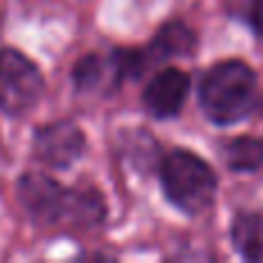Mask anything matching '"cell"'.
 <instances>
[{
	"instance_id": "cell-3",
	"label": "cell",
	"mask_w": 263,
	"mask_h": 263,
	"mask_svg": "<svg viewBox=\"0 0 263 263\" xmlns=\"http://www.w3.org/2000/svg\"><path fill=\"white\" fill-rule=\"evenodd\" d=\"M166 199L187 215H199L210 208L217 192L213 168L190 150H173L159 168Z\"/></svg>"
},
{
	"instance_id": "cell-1",
	"label": "cell",
	"mask_w": 263,
	"mask_h": 263,
	"mask_svg": "<svg viewBox=\"0 0 263 263\" xmlns=\"http://www.w3.org/2000/svg\"><path fill=\"white\" fill-rule=\"evenodd\" d=\"M18 196L28 213L42 224L95 227L106 213L97 190H65L44 173H26L18 180Z\"/></svg>"
},
{
	"instance_id": "cell-8",
	"label": "cell",
	"mask_w": 263,
	"mask_h": 263,
	"mask_svg": "<svg viewBox=\"0 0 263 263\" xmlns=\"http://www.w3.org/2000/svg\"><path fill=\"white\" fill-rule=\"evenodd\" d=\"M233 245L247 261H263V217L259 215H238L231 229Z\"/></svg>"
},
{
	"instance_id": "cell-9",
	"label": "cell",
	"mask_w": 263,
	"mask_h": 263,
	"mask_svg": "<svg viewBox=\"0 0 263 263\" xmlns=\"http://www.w3.org/2000/svg\"><path fill=\"white\" fill-rule=\"evenodd\" d=\"M224 162L231 171H254L263 164V141L254 136L233 139L224 145Z\"/></svg>"
},
{
	"instance_id": "cell-2",
	"label": "cell",
	"mask_w": 263,
	"mask_h": 263,
	"mask_svg": "<svg viewBox=\"0 0 263 263\" xmlns=\"http://www.w3.org/2000/svg\"><path fill=\"white\" fill-rule=\"evenodd\" d=\"M201 109L213 123L233 125L247 118L259 100V83L252 67L240 60L217 63L201 79Z\"/></svg>"
},
{
	"instance_id": "cell-7",
	"label": "cell",
	"mask_w": 263,
	"mask_h": 263,
	"mask_svg": "<svg viewBox=\"0 0 263 263\" xmlns=\"http://www.w3.org/2000/svg\"><path fill=\"white\" fill-rule=\"evenodd\" d=\"M125 77L123 51L111 53H92L79 60L74 67V86L81 92H109Z\"/></svg>"
},
{
	"instance_id": "cell-6",
	"label": "cell",
	"mask_w": 263,
	"mask_h": 263,
	"mask_svg": "<svg viewBox=\"0 0 263 263\" xmlns=\"http://www.w3.org/2000/svg\"><path fill=\"white\" fill-rule=\"evenodd\" d=\"M190 92V77L182 69L166 67L150 79L143 92V104L155 118H173L182 109Z\"/></svg>"
},
{
	"instance_id": "cell-10",
	"label": "cell",
	"mask_w": 263,
	"mask_h": 263,
	"mask_svg": "<svg viewBox=\"0 0 263 263\" xmlns=\"http://www.w3.org/2000/svg\"><path fill=\"white\" fill-rule=\"evenodd\" d=\"M224 7L233 18H240L252 30L263 32V0H224Z\"/></svg>"
},
{
	"instance_id": "cell-4",
	"label": "cell",
	"mask_w": 263,
	"mask_h": 263,
	"mask_svg": "<svg viewBox=\"0 0 263 263\" xmlns=\"http://www.w3.org/2000/svg\"><path fill=\"white\" fill-rule=\"evenodd\" d=\"M42 74L23 53L0 51V111L7 116H26L42 97Z\"/></svg>"
},
{
	"instance_id": "cell-5",
	"label": "cell",
	"mask_w": 263,
	"mask_h": 263,
	"mask_svg": "<svg viewBox=\"0 0 263 263\" xmlns=\"http://www.w3.org/2000/svg\"><path fill=\"white\" fill-rule=\"evenodd\" d=\"M83 132L77 125L67 123H51L46 127L37 129L35 136V155L53 168H65L69 164H74L83 153Z\"/></svg>"
}]
</instances>
